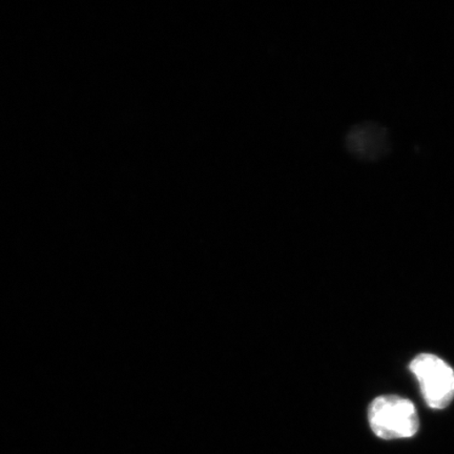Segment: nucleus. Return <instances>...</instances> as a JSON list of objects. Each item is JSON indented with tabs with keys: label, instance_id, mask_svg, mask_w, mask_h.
<instances>
[{
	"label": "nucleus",
	"instance_id": "2",
	"mask_svg": "<svg viewBox=\"0 0 454 454\" xmlns=\"http://www.w3.org/2000/svg\"><path fill=\"white\" fill-rule=\"evenodd\" d=\"M416 376L426 404L445 410L454 399V371L445 361L431 354L414 357L410 365Z\"/></svg>",
	"mask_w": 454,
	"mask_h": 454
},
{
	"label": "nucleus",
	"instance_id": "1",
	"mask_svg": "<svg viewBox=\"0 0 454 454\" xmlns=\"http://www.w3.org/2000/svg\"><path fill=\"white\" fill-rule=\"evenodd\" d=\"M369 425L380 439L412 438L419 428L416 406L399 395L378 396L368 411Z\"/></svg>",
	"mask_w": 454,
	"mask_h": 454
}]
</instances>
